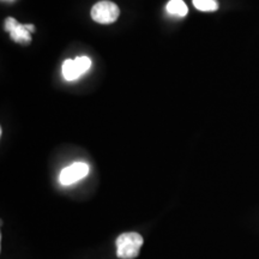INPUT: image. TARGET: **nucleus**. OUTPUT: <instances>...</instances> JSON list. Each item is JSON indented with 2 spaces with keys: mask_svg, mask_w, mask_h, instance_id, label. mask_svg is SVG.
Segmentation results:
<instances>
[{
  "mask_svg": "<svg viewBox=\"0 0 259 259\" xmlns=\"http://www.w3.org/2000/svg\"><path fill=\"white\" fill-rule=\"evenodd\" d=\"M116 255L120 259H135L138 257L143 246V238L136 232L122 233L116 238Z\"/></svg>",
  "mask_w": 259,
  "mask_h": 259,
  "instance_id": "obj_1",
  "label": "nucleus"
},
{
  "mask_svg": "<svg viewBox=\"0 0 259 259\" xmlns=\"http://www.w3.org/2000/svg\"><path fill=\"white\" fill-rule=\"evenodd\" d=\"M90 16L96 23L100 24H112L120 16V10L118 5L108 0H102V2L96 3L93 6Z\"/></svg>",
  "mask_w": 259,
  "mask_h": 259,
  "instance_id": "obj_2",
  "label": "nucleus"
},
{
  "mask_svg": "<svg viewBox=\"0 0 259 259\" xmlns=\"http://www.w3.org/2000/svg\"><path fill=\"white\" fill-rule=\"evenodd\" d=\"M92 67V60L88 57H77L76 59H67L61 66L63 77L67 82H72L79 78Z\"/></svg>",
  "mask_w": 259,
  "mask_h": 259,
  "instance_id": "obj_3",
  "label": "nucleus"
},
{
  "mask_svg": "<svg viewBox=\"0 0 259 259\" xmlns=\"http://www.w3.org/2000/svg\"><path fill=\"white\" fill-rule=\"evenodd\" d=\"M5 30L10 32L11 38L18 44L27 45L31 41V32L35 31V27L32 24H21L14 17L6 18Z\"/></svg>",
  "mask_w": 259,
  "mask_h": 259,
  "instance_id": "obj_4",
  "label": "nucleus"
},
{
  "mask_svg": "<svg viewBox=\"0 0 259 259\" xmlns=\"http://www.w3.org/2000/svg\"><path fill=\"white\" fill-rule=\"evenodd\" d=\"M89 174V166L84 162H74L61 170L59 181L61 185H72Z\"/></svg>",
  "mask_w": 259,
  "mask_h": 259,
  "instance_id": "obj_5",
  "label": "nucleus"
},
{
  "mask_svg": "<svg viewBox=\"0 0 259 259\" xmlns=\"http://www.w3.org/2000/svg\"><path fill=\"white\" fill-rule=\"evenodd\" d=\"M166 10L168 14L179 16V17H185L189 14V8L184 0H170V2H168Z\"/></svg>",
  "mask_w": 259,
  "mask_h": 259,
  "instance_id": "obj_6",
  "label": "nucleus"
},
{
  "mask_svg": "<svg viewBox=\"0 0 259 259\" xmlns=\"http://www.w3.org/2000/svg\"><path fill=\"white\" fill-rule=\"evenodd\" d=\"M193 6L203 12H213L219 10L218 0H192Z\"/></svg>",
  "mask_w": 259,
  "mask_h": 259,
  "instance_id": "obj_7",
  "label": "nucleus"
}]
</instances>
